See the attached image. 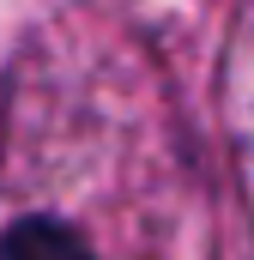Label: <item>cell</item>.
I'll use <instances>...</instances> for the list:
<instances>
[{
    "label": "cell",
    "mask_w": 254,
    "mask_h": 260,
    "mask_svg": "<svg viewBox=\"0 0 254 260\" xmlns=\"http://www.w3.org/2000/svg\"><path fill=\"white\" fill-rule=\"evenodd\" d=\"M0 260H97V254L61 218H18L0 236Z\"/></svg>",
    "instance_id": "1"
}]
</instances>
